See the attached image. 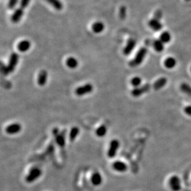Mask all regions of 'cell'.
<instances>
[{
  "mask_svg": "<svg viewBox=\"0 0 191 191\" xmlns=\"http://www.w3.org/2000/svg\"><path fill=\"white\" fill-rule=\"evenodd\" d=\"M147 52L148 50L145 47L140 48V49H139V50L137 51L135 57L129 61V66L131 67H135L140 65L142 62L143 61L147 54Z\"/></svg>",
  "mask_w": 191,
  "mask_h": 191,
  "instance_id": "cell-1",
  "label": "cell"
},
{
  "mask_svg": "<svg viewBox=\"0 0 191 191\" xmlns=\"http://www.w3.org/2000/svg\"><path fill=\"white\" fill-rule=\"evenodd\" d=\"M169 187L172 191H179L182 188L181 180L179 176L176 175L172 176L168 181Z\"/></svg>",
  "mask_w": 191,
  "mask_h": 191,
  "instance_id": "cell-2",
  "label": "cell"
},
{
  "mask_svg": "<svg viewBox=\"0 0 191 191\" xmlns=\"http://www.w3.org/2000/svg\"><path fill=\"white\" fill-rule=\"evenodd\" d=\"M41 174L42 171L40 168H32L28 174L26 176L25 180L28 183H32L35 180H36V179H38L41 176Z\"/></svg>",
  "mask_w": 191,
  "mask_h": 191,
  "instance_id": "cell-3",
  "label": "cell"
},
{
  "mask_svg": "<svg viewBox=\"0 0 191 191\" xmlns=\"http://www.w3.org/2000/svg\"><path fill=\"white\" fill-rule=\"evenodd\" d=\"M151 85L149 83H145L142 86H140L137 88H134L131 91V95L134 97H139L143 94L150 91Z\"/></svg>",
  "mask_w": 191,
  "mask_h": 191,
  "instance_id": "cell-4",
  "label": "cell"
},
{
  "mask_svg": "<svg viewBox=\"0 0 191 191\" xmlns=\"http://www.w3.org/2000/svg\"><path fill=\"white\" fill-rule=\"evenodd\" d=\"M93 90V87L91 83H86L85 85L78 87L75 90V93L77 96H83L91 93Z\"/></svg>",
  "mask_w": 191,
  "mask_h": 191,
  "instance_id": "cell-5",
  "label": "cell"
},
{
  "mask_svg": "<svg viewBox=\"0 0 191 191\" xmlns=\"http://www.w3.org/2000/svg\"><path fill=\"white\" fill-rule=\"evenodd\" d=\"M19 54L17 53H12L11 54L8 64L7 66L9 73L12 72L15 70L19 61Z\"/></svg>",
  "mask_w": 191,
  "mask_h": 191,
  "instance_id": "cell-6",
  "label": "cell"
},
{
  "mask_svg": "<svg viewBox=\"0 0 191 191\" xmlns=\"http://www.w3.org/2000/svg\"><path fill=\"white\" fill-rule=\"evenodd\" d=\"M119 142L116 139H114L111 141L109 147L108 151V156L109 158H112L116 156L117 151L119 149Z\"/></svg>",
  "mask_w": 191,
  "mask_h": 191,
  "instance_id": "cell-7",
  "label": "cell"
},
{
  "mask_svg": "<svg viewBox=\"0 0 191 191\" xmlns=\"http://www.w3.org/2000/svg\"><path fill=\"white\" fill-rule=\"evenodd\" d=\"M136 44H137V42L135 39L132 38H129L127 41L126 45L123 49V51H122L123 54L125 56L129 55L132 53V51L134 49L136 46Z\"/></svg>",
  "mask_w": 191,
  "mask_h": 191,
  "instance_id": "cell-8",
  "label": "cell"
},
{
  "mask_svg": "<svg viewBox=\"0 0 191 191\" xmlns=\"http://www.w3.org/2000/svg\"><path fill=\"white\" fill-rule=\"evenodd\" d=\"M22 129V126L19 123H13L9 125H7L6 127V132L10 135H14L18 134L19 132H20Z\"/></svg>",
  "mask_w": 191,
  "mask_h": 191,
  "instance_id": "cell-9",
  "label": "cell"
},
{
  "mask_svg": "<svg viewBox=\"0 0 191 191\" xmlns=\"http://www.w3.org/2000/svg\"><path fill=\"white\" fill-rule=\"evenodd\" d=\"M148 25L153 30L156 32L161 30L163 28V25L161 23L160 20L155 19L154 17H153L148 21Z\"/></svg>",
  "mask_w": 191,
  "mask_h": 191,
  "instance_id": "cell-10",
  "label": "cell"
},
{
  "mask_svg": "<svg viewBox=\"0 0 191 191\" xmlns=\"http://www.w3.org/2000/svg\"><path fill=\"white\" fill-rule=\"evenodd\" d=\"M23 15V9L22 7L17 8L11 15V20L13 23H18Z\"/></svg>",
  "mask_w": 191,
  "mask_h": 191,
  "instance_id": "cell-11",
  "label": "cell"
},
{
  "mask_svg": "<svg viewBox=\"0 0 191 191\" xmlns=\"http://www.w3.org/2000/svg\"><path fill=\"white\" fill-rule=\"evenodd\" d=\"M112 168L115 171L119 172H124L127 170V164L121 161H116L112 164Z\"/></svg>",
  "mask_w": 191,
  "mask_h": 191,
  "instance_id": "cell-12",
  "label": "cell"
},
{
  "mask_svg": "<svg viewBox=\"0 0 191 191\" xmlns=\"http://www.w3.org/2000/svg\"><path fill=\"white\" fill-rule=\"evenodd\" d=\"M53 134L55 137L57 145L61 147H63L64 146H65V138L62 134H59L58 129L54 128L53 130Z\"/></svg>",
  "mask_w": 191,
  "mask_h": 191,
  "instance_id": "cell-13",
  "label": "cell"
},
{
  "mask_svg": "<svg viewBox=\"0 0 191 191\" xmlns=\"http://www.w3.org/2000/svg\"><path fill=\"white\" fill-rule=\"evenodd\" d=\"M48 79V72L45 70H41L38 75L37 78V83L38 85L42 87L44 86L46 82Z\"/></svg>",
  "mask_w": 191,
  "mask_h": 191,
  "instance_id": "cell-14",
  "label": "cell"
},
{
  "mask_svg": "<svg viewBox=\"0 0 191 191\" xmlns=\"http://www.w3.org/2000/svg\"><path fill=\"white\" fill-rule=\"evenodd\" d=\"M167 79L166 77H162L158 79L153 83V88L155 90H159L164 87L167 83Z\"/></svg>",
  "mask_w": 191,
  "mask_h": 191,
  "instance_id": "cell-15",
  "label": "cell"
},
{
  "mask_svg": "<svg viewBox=\"0 0 191 191\" xmlns=\"http://www.w3.org/2000/svg\"><path fill=\"white\" fill-rule=\"evenodd\" d=\"M31 47V43L27 40H22L17 45V49L20 52H26Z\"/></svg>",
  "mask_w": 191,
  "mask_h": 191,
  "instance_id": "cell-16",
  "label": "cell"
},
{
  "mask_svg": "<svg viewBox=\"0 0 191 191\" xmlns=\"http://www.w3.org/2000/svg\"><path fill=\"white\" fill-rule=\"evenodd\" d=\"M104 25L101 21H96L91 25V30L95 33H100L104 30Z\"/></svg>",
  "mask_w": 191,
  "mask_h": 191,
  "instance_id": "cell-17",
  "label": "cell"
},
{
  "mask_svg": "<svg viewBox=\"0 0 191 191\" xmlns=\"http://www.w3.org/2000/svg\"><path fill=\"white\" fill-rule=\"evenodd\" d=\"M149 45H151L153 46V49L158 53L163 51L164 50V43L159 39L153 40L152 41V43L149 44Z\"/></svg>",
  "mask_w": 191,
  "mask_h": 191,
  "instance_id": "cell-18",
  "label": "cell"
},
{
  "mask_svg": "<svg viewBox=\"0 0 191 191\" xmlns=\"http://www.w3.org/2000/svg\"><path fill=\"white\" fill-rule=\"evenodd\" d=\"M91 183L95 185V186H98L101 184L103 179L101 175L99 172H95L93 174L91 178Z\"/></svg>",
  "mask_w": 191,
  "mask_h": 191,
  "instance_id": "cell-19",
  "label": "cell"
},
{
  "mask_svg": "<svg viewBox=\"0 0 191 191\" xmlns=\"http://www.w3.org/2000/svg\"><path fill=\"white\" fill-rule=\"evenodd\" d=\"M177 64V61L176 59L173 57H168L164 61V66L168 69H172L174 68Z\"/></svg>",
  "mask_w": 191,
  "mask_h": 191,
  "instance_id": "cell-20",
  "label": "cell"
},
{
  "mask_svg": "<svg viewBox=\"0 0 191 191\" xmlns=\"http://www.w3.org/2000/svg\"><path fill=\"white\" fill-rule=\"evenodd\" d=\"M45 1L57 11H61L63 8V4L60 0H45Z\"/></svg>",
  "mask_w": 191,
  "mask_h": 191,
  "instance_id": "cell-21",
  "label": "cell"
},
{
  "mask_svg": "<svg viewBox=\"0 0 191 191\" xmlns=\"http://www.w3.org/2000/svg\"><path fill=\"white\" fill-rule=\"evenodd\" d=\"M66 64L70 69H75L78 66V61L74 57H69L66 61Z\"/></svg>",
  "mask_w": 191,
  "mask_h": 191,
  "instance_id": "cell-22",
  "label": "cell"
},
{
  "mask_svg": "<svg viewBox=\"0 0 191 191\" xmlns=\"http://www.w3.org/2000/svg\"><path fill=\"white\" fill-rule=\"evenodd\" d=\"M180 90L185 95L191 97V86L187 83L183 82L180 85Z\"/></svg>",
  "mask_w": 191,
  "mask_h": 191,
  "instance_id": "cell-23",
  "label": "cell"
},
{
  "mask_svg": "<svg viewBox=\"0 0 191 191\" xmlns=\"http://www.w3.org/2000/svg\"><path fill=\"white\" fill-rule=\"evenodd\" d=\"M159 40L164 43H168L171 40V35L170 33L168 31H164L162 32L159 36Z\"/></svg>",
  "mask_w": 191,
  "mask_h": 191,
  "instance_id": "cell-24",
  "label": "cell"
},
{
  "mask_svg": "<svg viewBox=\"0 0 191 191\" xmlns=\"http://www.w3.org/2000/svg\"><path fill=\"white\" fill-rule=\"evenodd\" d=\"M80 132V129L77 127H73L70 132L69 135V139L71 142H73L75 140L77 136L79 135V133Z\"/></svg>",
  "mask_w": 191,
  "mask_h": 191,
  "instance_id": "cell-25",
  "label": "cell"
},
{
  "mask_svg": "<svg viewBox=\"0 0 191 191\" xmlns=\"http://www.w3.org/2000/svg\"><path fill=\"white\" fill-rule=\"evenodd\" d=\"M107 133V129L104 125H102L100 126L96 130V134L98 137H102L106 135Z\"/></svg>",
  "mask_w": 191,
  "mask_h": 191,
  "instance_id": "cell-26",
  "label": "cell"
},
{
  "mask_svg": "<svg viewBox=\"0 0 191 191\" xmlns=\"http://www.w3.org/2000/svg\"><path fill=\"white\" fill-rule=\"evenodd\" d=\"M130 83L134 88L138 87L142 83V79L138 76H135L131 79Z\"/></svg>",
  "mask_w": 191,
  "mask_h": 191,
  "instance_id": "cell-27",
  "label": "cell"
},
{
  "mask_svg": "<svg viewBox=\"0 0 191 191\" xmlns=\"http://www.w3.org/2000/svg\"><path fill=\"white\" fill-rule=\"evenodd\" d=\"M126 14H127L126 7L124 6H122L119 9V15L120 19L122 20H124L126 17Z\"/></svg>",
  "mask_w": 191,
  "mask_h": 191,
  "instance_id": "cell-28",
  "label": "cell"
},
{
  "mask_svg": "<svg viewBox=\"0 0 191 191\" xmlns=\"http://www.w3.org/2000/svg\"><path fill=\"white\" fill-rule=\"evenodd\" d=\"M19 2V0H9L7 3V7L9 9H13L15 7L17 3Z\"/></svg>",
  "mask_w": 191,
  "mask_h": 191,
  "instance_id": "cell-29",
  "label": "cell"
},
{
  "mask_svg": "<svg viewBox=\"0 0 191 191\" xmlns=\"http://www.w3.org/2000/svg\"><path fill=\"white\" fill-rule=\"evenodd\" d=\"M1 71L3 75H6L9 73L7 67L5 66V65H4L2 62H1Z\"/></svg>",
  "mask_w": 191,
  "mask_h": 191,
  "instance_id": "cell-30",
  "label": "cell"
},
{
  "mask_svg": "<svg viewBox=\"0 0 191 191\" xmlns=\"http://www.w3.org/2000/svg\"><path fill=\"white\" fill-rule=\"evenodd\" d=\"M30 2V0H20V7H22V9L26 8L28 6Z\"/></svg>",
  "mask_w": 191,
  "mask_h": 191,
  "instance_id": "cell-31",
  "label": "cell"
},
{
  "mask_svg": "<svg viewBox=\"0 0 191 191\" xmlns=\"http://www.w3.org/2000/svg\"><path fill=\"white\" fill-rule=\"evenodd\" d=\"M162 15H163L162 11L160 9H158L157 11H155L154 15H153V17L155 18V19H157L158 20H160L162 17Z\"/></svg>",
  "mask_w": 191,
  "mask_h": 191,
  "instance_id": "cell-32",
  "label": "cell"
},
{
  "mask_svg": "<svg viewBox=\"0 0 191 191\" xmlns=\"http://www.w3.org/2000/svg\"><path fill=\"white\" fill-rule=\"evenodd\" d=\"M184 111L187 116L191 117V104L186 106L184 109Z\"/></svg>",
  "mask_w": 191,
  "mask_h": 191,
  "instance_id": "cell-33",
  "label": "cell"
},
{
  "mask_svg": "<svg viewBox=\"0 0 191 191\" xmlns=\"http://www.w3.org/2000/svg\"><path fill=\"white\" fill-rule=\"evenodd\" d=\"M185 1H187V2H189V1H191V0H185Z\"/></svg>",
  "mask_w": 191,
  "mask_h": 191,
  "instance_id": "cell-34",
  "label": "cell"
},
{
  "mask_svg": "<svg viewBox=\"0 0 191 191\" xmlns=\"http://www.w3.org/2000/svg\"><path fill=\"white\" fill-rule=\"evenodd\" d=\"M190 71H191V67H190Z\"/></svg>",
  "mask_w": 191,
  "mask_h": 191,
  "instance_id": "cell-35",
  "label": "cell"
}]
</instances>
